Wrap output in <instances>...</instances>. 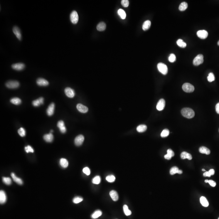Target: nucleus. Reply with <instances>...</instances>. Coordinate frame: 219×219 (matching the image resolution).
Segmentation results:
<instances>
[{
    "mask_svg": "<svg viewBox=\"0 0 219 219\" xmlns=\"http://www.w3.org/2000/svg\"><path fill=\"white\" fill-rule=\"evenodd\" d=\"M76 108H77L78 110L80 113H85L88 111V108L86 106H84L83 105L80 104V103H78L77 104Z\"/></svg>",
    "mask_w": 219,
    "mask_h": 219,
    "instance_id": "2eb2a0df",
    "label": "nucleus"
},
{
    "mask_svg": "<svg viewBox=\"0 0 219 219\" xmlns=\"http://www.w3.org/2000/svg\"><path fill=\"white\" fill-rule=\"evenodd\" d=\"M17 132H18L19 134L21 136L24 137L25 136V130H24V129L22 127H21L18 130Z\"/></svg>",
    "mask_w": 219,
    "mask_h": 219,
    "instance_id": "79ce46f5",
    "label": "nucleus"
},
{
    "mask_svg": "<svg viewBox=\"0 0 219 219\" xmlns=\"http://www.w3.org/2000/svg\"><path fill=\"white\" fill-rule=\"evenodd\" d=\"M12 67L14 69L17 71H21L25 68V65L23 63H17L12 65Z\"/></svg>",
    "mask_w": 219,
    "mask_h": 219,
    "instance_id": "f8f14e48",
    "label": "nucleus"
},
{
    "mask_svg": "<svg viewBox=\"0 0 219 219\" xmlns=\"http://www.w3.org/2000/svg\"><path fill=\"white\" fill-rule=\"evenodd\" d=\"M83 172H84V174L87 175H89L91 173V171L90 169L88 167L84 168L83 169Z\"/></svg>",
    "mask_w": 219,
    "mask_h": 219,
    "instance_id": "de8ad7c7",
    "label": "nucleus"
},
{
    "mask_svg": "<svg viewBox=\"0 0 219 219\" xmlns=\"http://www.w3.org/2000/svg\"><path fill=\"white\" fill-rule=\"evenodd\" d=\"M182 89L186 93H192L194 90V87L190 83H185L183 85Z\"/></svg>",
    "mask_w": 219,
    "mask_h": 219,
    "instance_id": "20e7f679",
    "label": "nucleus"
},
{
    "mask_svg": "<svg viewBox=\"0 0 219 219\" xmlns=\"http://www.w3.org/2000/svg\"><path fill=\"white\" fill-rule=\"evenodd\" d=\"M199 151L200 153L202 154H205L206 155L210 154L211 152L209 149L206 147H201L199 148Z\"/></svg>",
    "mask_w": 219,
    "mask_h": 219,
    "instance_id": "393cba45",
    "label": "nucleus"
},
{
    "mask_svg": "<svg viewBox=\"0 0 219 219\" xmlns=\"http://www.w3.org/2000/svg\"><path fill=\"white\" fill-rule=\"evenodd\" d=\"M65 93L67 96L69 98H73L75 96L74 91L69 87H67L65 89Z\"/></svg>",
    "mask_w": 219,
    "mask_h": 219,
    "instance_id": "6e6552de",
    "label": "nucleus"
},
{
    "mask_svg": "<svg viewBox=\"0 0 219 219\" xmlns=\"http://www.w3.org/2000/svg\"><path fill=\"white\" fill-rule=\"evenodd\" d=\"M115 177L113 175H111L108 176L106 177V180L109 182L112 183L115 180Z\"/></svg>",
    "mask_w": 219,
    "mask_h": 219,
    "instance_id": "a19ab883",
    "label": "nucleus"
},
{
    "mask_svg": "<svg viewBox=\"0 0 219 219\" xmlns=\"http://www.w3.org/2000/svg\"><path fill=\"white\" fill-rule=\"evenodd\" d=\"M37 84L39 86H46L49 84L48 82L46 80L42 78L37 79L36 81Z\"/></svg>",
    "mask_w": 219,
    "mask_h": 219,
    "instance_id": "9b49d317",
    "label": "nucleus"
},
{
    "mask_svg": "<svg viewBox=\"0 0 219 219\" xmlns=\"http://www.w3.org/2000/svg\"><path fill=\"white\" fill-rule=\"evenodd\" d=\"M60 164L62 167L66 168L68 166V162L66 159L61 158L60 159Z\"/></svg>",
    "mask_w": 219,
    "mask_h": 219,
    "instance_id": "2f4dec72",
    "label": "nucleus"
},
{
    "mask_svg": "<svg viewBox=\"0 0 219 219\" xmlns=\"http://www.w3.org/2000/svg\"><path fill=\"white\" fill-rule=\"evenodd\" d=\"M188 7V4L187 2H184L180 4L179 6V10L181 11H184L186 10Z\"/></svg>",
    "mask_w": 219,
    "mask_h": 219,
    "instance_id": "72a5a7b5",
    "label": "nucleus"
},
{
    "mask_svg": "<svg viewBox=\"0 0 219 219\" xmlns=\"http://www.w3.org/2000/svg\"><path fill=\"white\" fill-rule=\"evenodd\" d=\"M106 29V24L103 22H101L98 24L97 29L98 31H104Z\"/></svg>",
    "mask_w": 219,
    "mask_h": 219,
    "instance_id": "a878e982",
    "label": "nucleus"
},
{
    "mask_svg": "<svg viewBox=\"0 0 219 219\" xmlns=\"http://www.w3.org/2000/svg\"><path fill=\"white\" fill-rule=\"evenodd\" d=\"M2 179L3 182L6 185H10L12 184V180L9 177H3Z\"/></svg>",
    "mask_w": 219,
    "mask_h": 219,
    "instance_id": "58836bf2",
    "label": "nucleus"
},
{
    "mask_svg": "<svg viewBox=\"0 0 219 219\" xmlns=\"http://www.w3.org/2000/svg\"><path fill=\"white\" fill-rule=\"evenodd\" d=\"M13 31L14 34L16 36L17 38L19 40L22 39V34L20 29L17 27H14L13 28Z\"/></svg>",
    "mask_w": 219,
    "mask_h": 219,
    "instance_id": "dca6fc26",
    "label": "nucleus"
},
{
    "mask_svg": "<svg viewBox=\"0 0 219 219\" xmlns=\"http://www.w3.org/2000/svg\"><path fill=\"white\" fill-rule=\"evenodd\" d=\"M58 127L61 133L64 134L66 132V128L64 122L63 120H60L57 123Z\"/></svg>",
    "mask_w": 219,
    "mask_h": 219,
    "instance_id": "ddd939ff",
    "label": "nucleus"
},
{
    "mask_svg": "<svg viewBox=\"0 0 219 219\" xmlns=\"http://www.w3.org/2000/svg\"><path fill=\"white\" fill-rule=\"evenodd\" d=\"M177 44L178 46L179 47L184 48L185 47H186L187 44L185 43L184 42L183 40L181 39H178L177 41Z\"/></svg>",
    "mask_w": 219,
    "mask_h": 219,
    "instance_id": "f704fd0d",
    "label": "nucleus"
},
{
    "mask_svg": "<svg viewBox=\"0 0 219 219\" xmlns=\"http://www.w3.org/2000/svg\"><path fill=\"white\" fill-rule=\"evenodd\" d=\"M84 137L82 135H79L76 137L74 140L75 144L76 146H80L83 144L84 142Z\"/></svg>",
    "mask_w": 219,
    "mask_h": 219,
    "instance_id": "0eeeda50",
    "label": "nucleus"
},
{
    "mask_svg": "<svg viewBox=\"0 0 219 219\" xmlns=\"http://www.w3.org/2000/svg\"><path fill=\"white\" fill-rule=\"evenodd\" d=\"M208 183L209 184V185H210L211 187H215V186H216V183L214 181H213V180H209Z\"/></svg>",
    "mask_w": 219,
    "mask_h": 219,
    "instance_id": "09e8293b",
    "label": "nucleus"
},
{
    "mask_svg": "<svg viewBox=\"0 0 219 219\" xmlns=\"http://www.w3.org/2000/svg\"><path fill=\"white\" fill-rule=\"evenodd\" d=\"M157 69L163 75H166L168 72V69L166 65L162 63H159L157 64Z\"/></svg>",
    "mask_w": 219,
    "mask_h": 219,
    "instance_id": "f03ea898",
    "label": "nucleus"
},
{
    "mask_svg": "<svg viewBox=\"0 0 219 219\" xmlns=\"http://www.w3.org/2000/svg\"><path fill=\"white\" fill-rule=\"evenodd\" d=\"M176 57L175 54H171L169 56L168 60L170 62L173 63L175 61Z\"/></svg>",
    "mask_w": 219,
    "mask_h": 219,
    "instance_id": "c03bdc74",
    "label": "nucleus"
},
{
    "mask_svg": "<svg viewBox=\"0 0 219 219\" xmlns=\"http://www.w3.org/2000/svg\"><path fill=\"white\" fill-rule=\"evenodd\" d=\"M54 108H55V105L54 103H52L50 105L46 110L47 114L48 116H51L54 114Z\"/></svg>",
    "mask_w": 219,
    "mask_h": 219,
    "instance_id": "4468645a",
    "label": "nucleus"
},
{
    "mask_svg": "<svg viewBox=\"0 0 219 219\" xmlns=\"http://www.w3.org/2000/svg\"><path fill=\"white\" fill-rule=\"evenodd\" d=\"M25 150L27 153H29V152H31V153L34 152V150L32 147L29 145H28L25 147Z\"/></svg>",
    "mask_w": 219,
    "mask_h": 219,
    "instance_id": "a18cd8bd",
    "label": "nucleus"
},
{
    "mask_svg": "<svg viewBox=\"0 0 219 219\" xmlns=\"http://www.w3.org/2000/svg\"><path fill=\"white\" fill-rule=\"evenodd\" d=\"M202 171H205V169H202Z\"/></svg>",
    "mask_w": 219,
    "mask_h": 219,
    "instance_id": "5fc2aeb1",
    "label": "nucleus"
},
{
    "mask_svg": "<svg viewBox=\"0 0 219 219\" xmlns=\"http://www.w3.org/2000/svg\"><path fill=\"white\" fill-rule=\"evenodd\" d=\"M169 133L170 132L168 130L164 129L161 134V136L162 137V138H165L169 135Z\"/></svg>",
    "mask_w": 219,
    "mask_h": 219,
    "instance_id": "4c0bfd02",
    "label": "nucleus"
},
{
    "mask_svg": "<svg viewBox=\"0 0 219 219\" xmlns=\"http://www.w3.org/2000/svg\"><path fill=\"white\" fill-rule=\"evenodd\" d=\"M216 113L219 114V102L216 105Z\"/></svg>",
    "mask_w": 219,
    "mask_h": 219,
    "instance_id": "3c124183",
    "label": "nucleus"
},
{
    "mask_svg": "<svg viewBox=\"0 0 219 219\" xmlns=\"http://www.w3.org/2000/svg\"><path fill=\"white\" fill-rule=\"evenodd\" d=\"M147 126L145 125H140L137 127V131L138 132H143L146 131Z\"/></svg>",
    "mask_w": 219,
    "mask_h": 219,
    "instance_id": "7c9ffc66",
    "label": "nucleus"
},
{
    "mask_svg": "<svg viewBox=\"0 0 219 219\" xmlns=\"http://www.w3.org/2000/svg\"><path fill=\"white\" fill-rule=\"evenodd\" d=\"M10 102L14 104L18 105L21 103V100L17 98H14L11 99Z\"/></svg>",
    "mask_w": 219,
    "mask_h": 219,
    "instance_id": "c756f323",
    "label": "nucleus"
},
{
    "mask_svg": "<svg viewBox=\"0 0 219 219\" xmlns=\"http://www.w3.org/2000/svg\"><path fill=\"white\" fill-rule=\"evenodd\" d=\"M165 101L164 100V99H160L157 103L156 106L157 109L159 111H162L165 108Z\"/></svg>",
    "mask_w": 219,
    "mask_h": 219,
    "instance_id": "1a4fd4ad",
    "label": "nucleus"
},
{
    "mask_svg": "<svg viewBox=\"0 0 219 219\" xmlns=\"http://www.w3.org/2000/svg\"><path fill=\"white\" fill-rule=\"evenodd\" d=\"M181 157L182 159H187L189 160H191L192 158V155L189 153H187L186 152H183L181 154Z\"/></svg>",
    "mask_w": 219,
    "mask_h": 219,
    "instance_id": "b1692460",
    "label": "nucleus"
},
{
    "mask_svg": "<svg viewBox=\"0 0 219 219\" xmlns=\"http://www.w3.org/2000/svg\"><path fill=\"white\" fill-rule=\"evenodd\" d=\"M7 201V196L6 194L4 191L2 190L0 192V204H4Z\"/></svg>",
    "mask_w": 219,
    "mask_h": 219,
    "instance_id": "aec40b11",
    "label": "nucleus"
},
{
    "mask_svg": "<svg viewBox=\"0 0 219 219\" xmlns=\"http://www.w3.org/2000/svg\"><path fill=\"white\" fill-rule=\"evenodd\" d=\"M218 219H219V218H218Z\"/></svg>",
    "mask_w": 219,
    "mask_h": 219,
    "instance_id": "4d7b16f0",
    "label": "nucleus"
},
{
    "mask_svg": "<svg viewBox=\"0 0 219 219\" xmlns=\"http://www.w3.org/2000/svg\"><path fill=\"white\" fill-rule=\"evenodd\" d=\"M123 211L126 216H130L132 214V212L129 209L127 205H124L123 206Z\"/></svg>",
    "mask_w": 219,
    "mask_h": 219,
    "instance_id": "c9c22d12",
    "label": "nucleus"
},
{
    "mask_svg": "<svg viewBox=\"0 0 219 219\" xmlns=\"http://www.w3.org/2000/svg\"><path fill=\"white\" fill-rule=\"evenodd\" d=\"M101 215H102V212L100 210H97L92 214L91 215V218L93 219H97L101 216Z\"/></svg>",
    "mask_w": 219,
    "mask_h": 219,
    "instance_id": "c85d7f7f",
    "label": "nucleus"
},
{
    "mask_svg": "<svg viewBox=\"0 0 219 219\" xmlns=\"http://www.w3.org/2000/svg\"><path fill=\"white\" fill-rule=\"evenodd\" d=\"M151 25V22L150 21L146 20L144 22L143 25H142V29L144 31H147L148 30L150 27Z\"/></svg>",
    "mask_w": 219,
    "mask_h": 219,
    "instance_id": "bb28decb",
    "label": "nucleus"
},
{
    "mask_svg": "<svg viewBox=\"0 0 219 219\" xmlns=\"http://www.w3.org/2000/svg\"><path fill=\"white\" fill-rule=\"evenodd\" d=\"M181 114L184 117L187 118H192L194 117L195 113L192 109L190 108H185L182 109Z\"/></svg>",
    "mask_w": 219,
    "mask_h": 219,
    "instance_id": "f257e3e1",
    "label": "nucleus"
},
{
    "mask_svg": "<svg viewBox=\"0 0 219 219\" xmlns=\"http://www.w3.org/2000/svg\"><path fill=\"white\" fill-rule=\"evenodd\" d=\"M20 86V83L14 80H12L7 82L6 83V86L7 88L11 89L16 88Z\"/></svg>",
    "mask_w": 219,
    "mask_h": 219,
    "instance_id": "7ed1b4c3",
    "label": "nucleus"
},
{
    "mask_svg": "<svg viewBox=\"0 0 219 219\" xmlns=\"http://www.w3.org/2000/svg\"><path fill=\"white\" fill-rule=\"evenodd\" d=\"M205 181V182L206 183H208V182H209V180H207V179H206V180H205V181Z\"/></svg>",
    "mask_w": 219,
    "mask_h": 219,
    "instance_id": "864d4df0",
    "label": "nucleus"
},
{
    "mask_svg": "<svg viewBox=\"0 0 219 219\" xmlns=\"http://www.w3.org/2000/svg\"></svg>",
    "mask_w": 219,
    "mask_h": 219,
    "instance_id": "13d9d810",
    "label": "nucleus"
},
{
    "mask_svg": "<svg viewBox=\"0 0 219 219\" xmlns=\"http://www.w3.org/2000/svg\"><path fill=\"white\" fill-rule=\"evenodd\" d=\"M110 195L111 199L114 201H117L118 199V194L116 191H111L110 192Z\"/></svg>",
    "mask_w": 219,
    "mask_h": 219,
    "instance_id": "412c9836",
    "label": "nucleus"
},
{
    "mask_svg": "<svg viewBox=\"0 0 219 219\" xmlns=\"http://www.w3.org/2000/svg\"><path fill=\"white\" fill-rule=\"evenodd\" d=\"M218 46H219V41H218Z\"/></svg>",
    "mask_w": 219,
    "mask_h": 219,
    "instance_id": "6e6d98bb",
    "label": "nucleus"
},
{
    "mask_svg": "<svg viewBox=\"0 0 219 219\" xmlns=\"http://www.w3.org/2000/svg\"><path fill=\"white\" fill-rule=\"evenodd\" d=\"M174 153L172 150L168 149L167 150V153L164 155V158L168 160H170L171 158L174 156Z\"/></svg>",
    "mask_w": 219,
    "mask_h": 219,
    "instance_id": "4be33fe9",
    "label": "nucleus"
},
{
    "mask_svg": "<svg viewBox=\"0 0 219 219\" xmlns=\"http://www.w3.org/2000/svg\"><path fill=\"white\" fill-rule=\"evenodd\" d=\"M118 15L120 16L121 18L122 19H125L126 18V14L125 12L123 9H120L118 11Z\"/></svg>",
    "mask_w": 219,
    "mask_h": 219,
    "instance_id": "473e14b6",
    "label": "nucleus"
},
{
    "mask_svg": "<svg viewBox=\"0 0 219 219\" xmlns=\"http://www.w3.org/2000/svg\"><path fill=\"white\" fill-rule=\"evenodd\" d=\"M11 176H12V178L13 179L14 181H15V182H16L17 184L20 185H22L23 184V181H22V179L16 177L14 173H11Z\"/></svg>",
    "mask_w": 219,
    "mask_h": 219,
    "instance_id": "5701e85b",
    "label": "nucleus"
},
{
    "mask_svg": "<svg viewBox=\"0 0 219 219\" xmlns=\"http://www.w3.org/2000/svg\"><path fill=\"white\" fill-rule=\"evenodd\" d=\"M70 20L73 24H76L79 20L78 14L76 11H73L70 16Z\"/></svg>",
    "mask_w": 219,
    "mask_h": 219,
    "instance_id": "423d86ee",
    "label": "nucleus"
},
{
    "mask_svg": "<svg viewBox=\"0 0 219 219\" xmlns=\"http://www.w3.org/2000/svg\"><path fill=\"white\" fill-rule=\"evenodd\" d=\"M83 199L80 197H76L73 200V202L75 204H78L83 201Z\"/></svg>",
    "mask_w": 219,
    "mask_h": 219,
    "instance_id": "37998d69",
    "label": "nucleus"
},
{
    "mask_svg": "<svg viewBox=\"0 0 219 219\" xmlns=\"http://www.w3.org/2000/svg\"><path fill=\"white\" fill-rule=\"evenodd\" d=\"M200 202L202 206L204 207H207L209 205V202L205 197L202 196L200 198Z\"/></svg>",
    "mask_w": 219,
    "mask_h": 219,
    "instance_id": "cd10ccee",
    "label": "nucleus"
},
{
    "mask_svg": "<svg viewBox=\"0 0 219 219\" xmlns=\"http://www.w3.org/2000/svg\"><path fill=\"white\" fill-rule=\"evenodd\" d=\"M101 182V178L99 176H97L92 180V183L95 184H99Z\"/></svg>",
    "mask_w": 219,
    "mask_h": 219,
    "instance_id": "e433bc0d",
    "label": "nucleus"
},
{
    "mask_svg": "<svg viewBox=\"0 0 219 219\" xmlns=\"http://www.w3.org/2000/svg\"><path fill=\"white\" fill-rule=\"evenodd\" d=\"M44 99L42 97H41L39 99L34 100L32 102L33 106L34 107L39 106L41 105L44 104Z\"/></svg>",
    "mask_w": 219,
    "mask_h": 219,
    "instance_id": "f3484780",
    "label": "nucleus"
},
{
    "mask_svg": "<svg viewBox=\"0 0 219 219\" xmlns=\"http://www.w3.org/2000/svg\"><path fill=\"white\" fill-rule=\"evenodd\" d=\"M209 172L210 173V174L211 175H213L215 174V170L213 169H210L209 171Z\"/></svg>",
    "mask_w": 219,
    "mask_h": 219,
    "instance_id": "603ef678",
    "label": "nucleus"
},
{
    "mask_svg": "<svg viewBox=\"0 0 219 219\" xmlns=\"http://www.w3.org/2000/svg\"><path fill=\"white\" fill-rule=\"evenodd\" d=\"M203 176L205 177H210L211 176V175L210 174V173L209 172V171H208V172H204L203 174Z\"/></svg>",
    "mask_w": 219,
    "mask_h": 219,
    "instance_id": "8fccbe9b",
    "label": "nucleus"
},
{
    "mask_svg": "<svg viewBox=\"0 0 219 219\" xmlns=\"http://www.w3.org/2000/svg\"><path fill=\"white\" fill-rule=\"evenodd\" d=\"M170 173L171 175H174L177 173L181 174L183 173V171L181 170H179V168L176 166H174L173 167L171 168L170 169Z\"/></svg>",
    "mask_w": 219,
    "mask_h": 219,
    "instance_id": "6ab92c4d",
    "label": "nucleus"
},
{
    "mask_svg": "<svg viewBox=\"0 0 219 219\" xmlns=\"http://www.w3.org/2000/svg\"><path fill=\"white\" fill-rule=\"evenodd\" d=\"M197 35L201 39H205L208 36V33L205 30H200L197 32Z\"/></svg>",
    "mask_w": 219,
    "mask_h": 219,
    "instance_id": "9d476101",
    "label": "nucleus"
},
{
    "mask_svg": "<svg viewBox=\"0 0 219 219\" xmlns=\"http://www.w3.org/2000/svg\"><path fill=\"white\" fill-rule=\"evenodd\" d=\"M44 140L46 141V142H51L53 141L54 139V136L52 133H50L49 134H45L44 135Z\"/></svg>",
    "mask_w": 219,
    "mask_h": 219,
    "instance_id": "a211bd4d",
    "label": "nucleus"
},
{
    "mask_svg": "<svg viewBox=\"0 0 219 219\" xmlns=\"http://www.w3.org/2000/svg\"><path fill=\"white\" fill-rule=\"evenodd\" d=\"M121 3L123 7H127L129 5V1L128 0H123L121 2Z\"/></svg>",
    "mask_w": 219,
    "mask_h": 219,
    "instance_id": "49530a36",
    "label": "nucleus"
},
{
    "mask_svg": "<svg viewBox=\"0 0 219 219\" xmlns=\"http://www.w3.org/2000/svg\"><path fill=\"white\" fill-rule=\"evenodd\" d=\"M207 80L209 82H212L215 80L214 75L213 73H210L208 75L207 77Z\"/></svg>",
    "mask_w": 219,
    "mask_h": 219,
    "instance_id": "ea45409f",
    "label": "nucleus"
},
{
    "mask_svg": "<svg viewBox=\"0 0 219 219\" xmlns=\"http://www.w3.org/2000/svg\"><path fill=\"white\" fill-rule=\"evenodd\" d=\"M204 62V57L203 55L200 54L198 55L193 60V64L195 66H199Z\"/></svg>",
    "mask_w": 219,
    "mask_h": 219,
    "instance_id": "39448f33",
    "label": "nucleus"
}]
</instances>
